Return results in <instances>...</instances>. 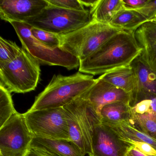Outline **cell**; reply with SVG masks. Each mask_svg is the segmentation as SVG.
Segmentation results:
<instances>
[{
  "instance_id": "6da1fadb",
  "label": "cell",
  "mask_w": 156,
  "mask_h": 156,
  "mask_svg": "<svg viewBox=\"0 0 156 156\" xmlns=\"http://www.w3.org/2000/svg\"><path fill=\"white\" fill-rule=\"evenodd\" d=\"M141 51L134 32L124 31L111 37L93 54L80 61L79 72L92 76L102 75L131 65Z\"/></svg>"
},
{
  "instance_id": "7a4b0ae2",
  "label": "cell",
  "mask_w": 156,
  "mask_h": 156,
  "mask_svg": "<svg viewBox=\"0 0 156 156\" xmlns=\"http://www.w3.org/2000/svg\"><path fill=\"white\" fill-rule=\"evenodd\" d=\"M97 81L93 76L79 72L67 76L54 75L28 111L63 107L90 89Z\"/></svg>"
},
{
  "instance_id": "3957f363",
  "label": "cell",
  "mask_w": 156,
  "mask_h": 156,
  "mask_svg": "<svg viewBox=\"0 0 156 156\" xmlns=\"http://www.w3.org/2000/svg\"><path fill=\"white\" fill-rule=\"evenodd\" d=\"M123 31L110 24L92 20L76 30L59 35L60 48L78 58L80 62L93 54L111 37Z\"/></svg>"
},
{
  "instance_id": "277c9868",
  "label": "cell",
  "mask_w": 156,
  "mask_h": 156,
  "mask_svg": "<svg viewBox=\"0 0 156 156\" xmlns=\"http://www.w3.org/2000/svg\"><path fill=\"white\" fill-rule=\"evenodd\" d=\"M41 73L39 62L22 48L15 60L0 63V84L11 93H29L37 87Z\"/></svg>"
},
{
  "instance_id": "5b68a950",
  "label": "cell",
  "mask_w": 156,
  "mask_h": 156,
  "mask_svg": "<svg viewBox=\"0 0 156 156\" xmlns=\"http://www.w3.org/2000/svg\"><path fill=\"white\" fill-rule=\"evenodd\" d=\"M91 21L90 10H72L49 4L38 15L23 22L33 27L61 35L76 30Z\"/></svg>"
},
{
  "instance_id": "8992f818",
  "label": "cell",
  "mask_w": 156,
  "mask_h": 156,
  "mask_svg": "<svg viewBox=\"0 0 156 156\" xmlns=\"http://www.w3.org/2000/svg\"><path fill=\"white\" fill-rule=\"evenodd\" d=\"M20 41L22 48L28 52L40 65L57 66L71 70L79 67L78 58L61 48L51 49L34 38L31 33L32 26L25 22H10Z\"/></svg>"
},
{
  "instance_id": "52a82bcc",
  "label": "cell",
  "mask_w": 156,
  "mask_h": 156,
  "mask_svg": "<svg viewBox=\"0 0 156 156\" xmlns=\"http://www.w3.org/2000/svg\"><path fill=\"white\" fill-rule=\"evenodd\" d=\"M23 115L34 137L70 141L67 115L63 107L27 111Z\"/></svg>"
},
{
  "instance_id": "ba28073f",
  "label": "cell",
  "mask_w": 156,
  "mask_h": 156,
  "mask_svg": "<svg viewBox=\"0 0 156 156\" xmlns=\"http://www.w3.org/2000/svg\"><path fill=\"white\" fill-rule=\"evenodd\" d=\"M34 136L23 114L17 112L0 127V154L3 156H25Z\"/></svg>"
},
{
  "instance_id": "9c48e42d",
  "label": "cell",
  "mask_w": 156,
  "mask_h": 156,
  "mask_svg": "<svg viewBox=\"0 0 156 156\" xmlns=\"http://www.w3.org/2000/svg\"><path fill=\"white\" fill-rule=\"evenodd\" d=\"M76 121L83 132L88 155L92 153V136L95 126L101 122L84 93L63 107Z\"/></svg>"
},
{
  "instance_id": "30bf717a",
  "label": "cell",
  "mask_w": 156,
  "mask_h": 156,
  "mask_svg": "<svg viewBox=\"0 0 156 156\" xmlns=\"http://www.w3.org/2000/svg\"><path fill=\"white\" fill-rule=\"evenodd\" d=\"M92 153L88 156H126L130 147L108 126L100 122L95 126Z\"/></svg>"
},
{
  "instance_id": "8fae6325",
  "label": "cell",
  "mask_w": 156,
  "mask_h": 156,
  "mask_svg": "<svg viewBox=\"0 0 156 156\" xmlns=\"http://www.w3.org/2000/svg\"><path fill=\"white\" fill-rule=\"evenodd\" d=\"M47 0H1L0 18L8 22H21L35 17L49 6Z\"/></svg>"
},
{
  "instance_id": "7c38bea8",
  "label": "cell",
  "mask_w": 156,
  "mask_h": 156,
  "mask_svg": "<svg viewBox=\"0 0 156 156\" xmlns=\"http://www.w3.org/2000/svg\"><path fill=\"white\" fill-rule=\"evenodd\" d=\"M84 94L99 116L101 109L105 105L118 102L130 105L131 103V98L129 94L99 77L96 83L85 92Z\"/></svg>"
},
{
  "instance_id": "4fadbf2b",
  "label": "cell",
  "mask_w": 156,
  "mask_h": 156,
  "mask_svg": "<svg viewBox=\"0 0 156 156\" xmlns=\"http://www.w3.org/2000/svg\"><path fill=\"white\" fill-rule=\"evenodd\" d=\"M135 72L136 86L131 97L130 106L156 97V74L138 57L131 64Z\"/></svg>"
},
{
  "instance_id": "5bb4252c",
  "label": "cell",
  "mask_w": 156,
  "mask_h": 156,
  "mask_svg": "<svg viewBox=\"0 0 156 156\" xmlns=\"http://www.w3.org/2000/svg\"><path fill=\"white\" fill-rule=\"evenodd\" d=\"M134 35L142 49L140 59L156 74V23H145L136 29Z\"/></svg>"
},
{
  "instance_id": "9a60e30c",
  "label": "cell",
  "mask_w": 156,
  "mask_h": 156,
  "mask_svg": "<svg viewBox=\"0 0 156 156\" xmlns=\"http://www.w3.org/2000/svg\"><path fill=\"white\" fill-rule=\"evenodd\" d=\"M30 148L43 156H83L77 147L68 140L34 137Z\"/></svg>"
},
{
  "instance_id": "2e32d148",
  "label": "cell",
  "mask_w": 156,
  "mask_h": 156,
  "mask_svg": "<svg viewBox=\"0 0 156 156\" xmlns=\"http://www.w3.org/2000/svg\"><path fill=\"white\" fill-rule=\"evenodd\" d=\"M99 78L124 90L131 98L136 88V75L131 64L111 70Z\"/></svg>"
},
{
  "instance_id": "e0dca14e",
  "label": "cell",
  "mask_w": 156,
  "mask_h": 156,
  "mask_svg": "<svg viewBox=\"0 0 156 156\" xmlns=\"http://www.w3.org/2000/svg\"><path fill=\"white\" fill-rule=\"evenodd\" d=\"M101 122L106 125H115L131 120L130 104L118 102L104 106L100 112Z\"/></svg>"
},
{
  "instance_id": "ac0fdd59",
  "label": "cell",
  "mask_w": 156,
  "mask_h": 156,
  "mask_svg": "<svg viewBox=\"0 0 156 156\" xmlns=\"http://www.w3.org/2000/svg\"><path fill=\"white\" fill-rule=\"evenodd\" d=\"M125 9L123 0H99L90 12L92 20L109 24L115 15Z\"/></svg>"
},
{
  "instance_id": "d6986e66",
  "label": "cell",
  "mask_w": 156,
  "mask_h": 156,
  "mask_svg": "<svg viewBox=\"0 0 156 156\" xmlns=\"http://www.w3.org/2000/svg\"><path fill=\"white\" fill-rule=\"evenodd\" d=\"M146 22H147L146 19L136 11L125 9L115 15L109 24L119 30L135 32Z\"/></svg>"
},
{
  "instance_id": "ffe728a7",
  "label": "cell",
  "mask_w": 156,
  "mask_h": 156,
  "mask_svg": "<svg viewBox=\"0 0 156 156\" xmlns=\"http://www.w3.org/2000/svg\"><path fill=\"white\" fill-rule=\"evenodd\" d=\"M107 126L110 127L119 136L126 137L133 140L146 142L156 149V140L136 127L131 120Z\"/></svg>"
},
{
  "instance_id": "44dd1931",
  "label": "cell",
  "mask_w": 156,
  "mask_h": 156,
  "mask_svg": "<svg viewBox=\"0 0 156 156\" xmlns=\"http://www.w3.org/2000/svg\"><path fill=\"white\" fill-rule=\"evenodd\" d=\"M11 94L3 85L0 84V127L17 112Z\"/></svg>"
},
{
  "instance_id": "7402d4cb",
  "label": "cell",
  "mask_w": 156,
  "mask_h": 156,
  "mask_svg": "<svg viewBox=\"0 0 156 156\" xmlns=\"http://www.w3.org/2000/svg\"><path fill=\"white\" fill-rule=\"evenodd\" d=\"M131 120L136 127L156 140V119L151 114L139 115L131 113Z\"/></svg>"
},
{
  "instance_id": "603a6c76",
  "label": "cell",
  "mask_w": 156,
  "mask_h": 156,
  "mask_svg": "<svg viewBox=\"0 0 156 156\" xmlns=\"http://www.w3.org/2000/svg\"><path fill=\"white\" fill-rule=\"evenodd\" d=\"M66 111L67 115L70 141L77 147L83 156H85L87 154V151L83 132L73 117Z\"/></svg>"
},
{
  "instance_id": "cb8c5ba5",
  "label": "cell",
  "mask_w": 156,
  "mask_h": 156,
  "mask_svg": "<svg viewBox=\"0 0 156 156\" xmlns=\"http://www.w3.org/2000/svg\"><path fill=\"white\" fill-rule=\"evenodd\" d=\"M16 43L0 37V63H7L15 60L21 51Z\"/></svg>"
},
{
  "instance_id": "d4e9b609",
  "label": "cell",
  "mask_w": 156,
  "mask_h": 156,
  "mask_svg": "<svg viewBox=\"0 0 156 156\" xmlns=\"http://www.w3.org/2000/svg\"><path fill=\"white\" fill-rule=\"evenodd\" d=\"M31 33L35 39L47 47L53 49L60 48L61 40L58 34L33 27Z\"/></svg>"
},
{
  "instance_id": "484cf974",
  "label": "cell",
  "mask_w": 156,
  "mask_h": 156,
  "mask_svg": "<svg viewBox=\"0 0 156 156\" xmlns=\"http://www.w3.org/2000/svg\"><path fill=\"white\" fill-rule=\"evenodd\" d=\"M118 136L121 140L129 147L139 151L143 154L148 156H156V149L150 144L143 141L130 139L126 137Z\"/></svg>"
},
{
  "instance_id": "4316f807",
  "label": "cell",
  "mask_w": 156,
  "mask_h": 156,
  "mask_svg": "<svg viewBox=\"0 0 156 156\" xmlns=\"http://www.w3.org/2000/svg\"><path fill=\"white\" fill-rule=\"evenodd\" d=\"M48 3L53 6L72 10H86L84 7L79 0H47Z\"/></svg>"
},
{
  "instance_id": "83f0119b",
  "label": "cell",
  "mask_w": 156,
  "mask_h": 156,
  "mask_svg": "<svg viewBox=\"0 0 156 156\" xmlns=\"http://www.w3.org/2000/svg\"><path fill=\"white\" fill-rule=\"evenodd\" d=\"M136 11L140 13L147 21H152L156 18V0H149L144 7Z\"/></svg>"
},
{
  "instance_id": "f1b7e54d",
  "label": "cell",
  "mask_w": 156,
  "mask_h": 156,
  "mask_svg": "<svg viewBox=\"0 0 156 156\" xmlns=\"http://www.w3.org/2000/svg\"><path fill=\"white\" fill-rule=\"evenodd\" d=\"M150 103V99L142 100L139 102L131 107V113L139 115H143L149 113Z\"/></svg>"
},
{
  "instance_id": "f546056e",
  "label": "cell",
  "mask_w": 156,
  "mask_h": 156,
  "mask_svg": "<svg viewBox=\"0 0 156 156\" xmlns=\"http://www.w3.org/2000/svg\"><path fill=\"white\" fill-rule=\"evenodd\" d=\"M149 0H123L126 9L137 10L141 9L148 2Z\"/></svg>"
},
{
  "instance_id": "4dcf8cb0",
  "label": "cell",
  "mask_w": 156,
  "mask_h": 156,
  "mask_svg": "<svg viewBox=\"0 0 156 156\" xmlns=\"http://www.w3.org/2000/svg\"><path fill=\"white\" fill-rule=\"evenodd\" d=\"M98 1L99 0H79L84 7H90V9L94 8L98 3Z\"/></svg>"
},
{
  "instance_id": "1f68e13d",
  "label": "cell",
  "mask_w": 156,
  "mask_h": 156,
  "mask_svg": "<svg viewBox=\"0 0 156 156\" xmlns=\"http://www.w3.org/2000/svg\"><path fill=\"white\" fill-rule=\"evenodd\" d=\"M126 156H148L145 154H143L142 152H140L139 151L133 148L130 147L129 149L127 152Z\"/></svg>"
},
{
  "instance_id": "d6a6232c",
  "label": "cell",
  "mask_w": 156,
  "mask_h": 156,
  "mask_svg": "<svg viewBox=\"0 0 156 156\" xmlns=\"http://www.w3.org/2000/svg\"><path fill=\"white\" fill-rule=\"evenodd\" d=\"M150 100V109L149 113L151 114L156 119V97Z\"/></svg>"
},
{
  "instance_id": "836d02e7",
  "label": "cell",
  "mask_w": 156,
  "mask_h": 156,
  "mask_svg": "<svg viewBox=\"0 0 156 156\" xmlns=\"http://www.w3.org/2000/svg\"><path fill=\"white\" fill-rule=\"evenodd\" d=\"M25 156H43L39 153H37L36 151H34L32 149H30V151L29 152L27 153Z\"/></svg>"
},
{
  "instance_id": "e575fe53",
  "label": "cell",
  "mask_w": 156,
  "mask_h": 156,
  "mask_svg": "<svg viewBox=\"0 0 156 156\" xmlns=\"http://www.w3.org/2000/svg\"><path fill=\"white\" fill-rule=\"evenodd\" d=\"M151 22H155V23H156V18L155 19H154L153 20H152Z\"/></svg>"
},
{
  "instance_id": "d590c367",
  "label": "cell",
  "mask_w": 156,
  "mask_h": 156,
  "mask_svg": "<svg viewBox=\"0 0 156 156\" xmlns=\"http://www.w3.org/2000/svg\"><path fill=\"white\" fill-rule=\"evenodd\" d=\"M0 156H2V155H1V154H0Z\"/></svg>"
}]
</instances>
